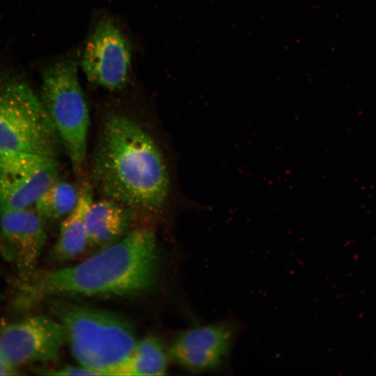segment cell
<instances>
[{"mask_svg":"<svg viewBox=\"0 0 376 376\" xmlns=\"http://www.w3.org/2000/svg\"><path fill=\"white\" fill-rule=\"evenodd\" d=\"M84 260L33 276L22 285L19 304L28 306L52 295L127 296L157 282L161 254L155 231L139 228Z\"/></svg>","mask_w":376,"mask_h":376,"instance_id":"6da1fadb","label":"cell"},{"mask_svg":"<svg viewBox=\"0 0 376 376\" xmlns=\"http://www.w3.org/2000/svg\"><path fill=\"white\" fill-rule=\"evenodd\" d=\"M91 184L130 208L155 210L167 200L170 180L163 155L139 125L120 114L105 120L93 153Z\"/></svg>","mask_w":376,"mask_h":376,"instance_id":"7a4b0ae2","label":"cell"},{"mask_svg":"<svg viewBox=\"0 0 376 376\" xmlns=\"http://www.w3.org/2000/svg\"><path fill=\"white\" fill-rule=\"evenodd\" d=\"M72 354L93 375H117L136 342L132 326L110 312L88 306L56 303Z\"/></svg>","mask_w":376,"mask_h":376,"instance_id":"3957f363","label":"cell"},{"mask_svg":"<svg viewBox=\"0 0 376 376\" xmlns=\"http://www.w3.org/2000/svg\"><path fill=\"white\" fill-rule=\"evenodd\" d=\"M39 97L70 159L81 175L86 163L89 111L77 72V58L70 53L40 68Z\"/></svg>","mask_w":376,"mask_h":376,"instance_id":"277c9868","label":"cell"},{"mask_svg":"<svg viewBox=\"0 0 376 376\" xmlns=\"http://www.w3.org/2000/svg\"><path fill=\"white\" fill-rule=\"evenodd\" d=\"M62 145L39 95L18 75H0V150L56 157Z\"/></svg>","mask_w":376,"mask_h":376,"instance_id":"5b68a950","label":"cell"},{"mask_svg":"<svg viewBox=\"0 0 376 376\" xmlns=\"http://www.w3.org/2000/svg\"><path fill=\"white\" fill-rule=\"evenodd\" d=\"M56 157L0 150V211L29 208L59 175Z\"/></svg>","mask_w":376,"mask_h":376,"instance_id":"8992f818","label":"cell"},{"mask_svg":"<svg viewBox=\"0 0 376 376\" xmlns=\"http://www.w3.org/2000/svg\"><path fill=\"white\" fill-rule=\"evenodd\" d=\"M132 47L120 27L104 19L97 23L85 45L81 65L87 79L109 91L128 84Z\"/></svg>","mask_w":376,"mask_h":376,"instance_id":"52a82bcc","label":"cell"},{"mask_svg":"<svg viewBox=\"0 0 376 376\" xmlns=\"http://www.w3.org/2000/svg\"><path fill=\"white\" fill-rule=\"evenodd\" d=\"M239 332V324L228 319L190 328L173 340L168 357L194 373L224 370Z\"/></svg>","mask_w":376,"mask_h":376,"instance_id":"ba28073f","label":"cell"},{"mask_svg":"<svg viewBox=\"0 0 376 376\" xmlns=\"http://www.w3.org/2000/svg\"><path fill=\"white\" fill-rule=\"evenodd\" d=\"M66 342L63 327L47 315L31 316L0 331V361L15 368L32 362L57 360Z\"/></svg>","mask_w":376,"mask_h":376,"instance_id":"9c48e42d","label":"cell"},{"mask_svg":"<svg viewBox=\"0 0 376 376\" xmlns=\"http://www.w3.org/2000/svg\"><path fill=\"white\" fill-rule=\"evenodd\" d=\"M41 220L28 208L0 211V250L25 276L33 271L45 244Z\"/></svg>","mask_w":376,"mask_h":376,"instance_id":"30bf717a","label":"cell"},{"mask_svg":"<svg viewBox=\"0 0 376 376\" xmlns=\"http://www.w3.org/2000/svg\"><path fill=\"white\" fill-rule=\"evenodd\" d=\"M85 222L88 245L102 248L126 234L131 223L130 207L109 198L93 201Z\"/></svg>","mask_w":376,"mask_h":376,"instance_id":"8fae6325","label":"cell"},{"mask_svg":"<svg viewBox=\"0 0 376 376\" xmlns=\"http://www.w3.org/2000/svg\"><path fill=\"white\" fill-rule=\"evenodd\" d=\"M93 201L92 185L84 182L79 187L77 203L63 221L53 246L52 255L56 260L65 261L75 258L89 246L85 219L88 207Z\"/></svg>","mask_w":376,"mask_h":376,"instance_id":"7c38bea8","label":"cell"},{"mask_svg":"<svg viewBox=\"0 0 376 376\" xmlns=\"http://www.w3.org/2000/svg\"><path fill=\"white\" fill-rule=\"evenodd\" d=\"M167 359L168 354L161 340L150 334L137 340L117 375H164L167 371Z\"/></svg>","mask_w":376,"mask_h":376,"instance_id":"4fadbf2b","label":"cell"},{"mask_svg":"<svg viewBox=\"0 0 376 376\" xmlns=\"http://www.w3.org/2000/svg\"><path fill=\"white\" fill-rule=\"evenodd\" d=\"M79 189L70 182L57 179L34 204L36 213L42 219L66 217L76 206Z\"/></svg>","mask_w":376,"mask_h":376,"instance_id":"5bb4252c","label":"cell"},{"mask_svg":"<svg viewBox=\"0 0 376 376\" xmlns=\"http://www.w3.org/2000/svg\"><path fill=\"white\" fill-rule=\"evenodd\" d=\"M52 375H93V373L82 366H66L58 370L44 373Z\"/></svg>","mask_w":376,"mask_h":376,"instance_id":"9a60e30c","label":"cell"},{"mask_svg":"<svg viewBox=\"0 0 376 376\" xmlns=\"http://www.w3.org/2000/svg\"><path fill=\"white\" fill-rule=\"evenodd\" d=\"M17 374L15 368L10 367L0 361V375H13Z\"/></svg>","mask_w":376,"mask_h":376,"instance_id":"2e32d148","label":"cell"}]
</instances>
